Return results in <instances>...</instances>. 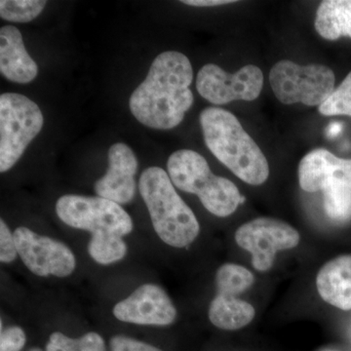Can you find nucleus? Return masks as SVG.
Segmentation results:
<instances>
[{"label":"nucleus","instance_id":"nucleus-1","mask_svg":"<svg viewBox=\"0 0 351 351\" xmlns=\"http://www.w3.org/2000/svg\"><path fill=\"white\" fill-rule=\"evenodd\" d=\"M193 80V66L186 55L178 51L161 53L152 62L144 82L131 95L132 114L149 128H175L195 101L189 89Z\"/></svg>","mask_w":351,"mask_h":351},{"label":"nucleus","instance_id":"nucleus-2","mask_svg":"<svg viewBox=\"0 0 351 351\" xmlns=\"http://www.w3.org/2000/svg\"><path fill=\"white\" fill-rule=\"evenodd\" d=\"M199 120L205 144L219 162L251 186L267 182V157L233 113L210 107L201 112Z\"/></svg>","mask_w":351,"mask_h":351},{"label":"nucleus","instance_id":"nucleus-3","mask_svg":"<svg viewBox=\"0 0 351 351\" xmlns=\"http://www.w3.org/2000/svg\"><path fill=\"white\" fill-rule=\"evenodd\" d=\"M138 191L154 232L164 243L184 248L195 242L200 233L199 221L176 191L165 170L156 166L147 168L138 180Z\"/></svg>","mask_w":351,"mask_h":351},{"label":"nucleus","instance_id":"nucleus-4","mask_svg":"<svg viewBox=\"0 0 351 351\" xmlns=\"http://www.w3.org/2000/svg\"><path fill=\"white\" fill-rule=\"evenodd\" d=\"M168 175L175 186L199 198L210 213L226 218L237 211L245 198L237 186L226 178L214 175L206 159L191 149L171 154Z\"/></svg>","mask_w":351,"mask_h":351},{"label":"nucleus","instance_id":"nucleus-5","mask_svg":"<svg viewBox=\"0 0 351 351\" xmlns=\"http://www.w3.org/2000/svg\"><path fill=\"white\" fill-rule=\"evenodd\" d=\"M43 123V112L31 99L17 93L0 96V172L18 162Z\"/></svg>","mask_w":351,"mask_h":351},{"label":"nucleus","instance_id":"nucleus-6","mask_svg":"<svg viewBox=\"0 0 351 351\" xmlns=\"http://www.w3.org/2000/svg\"><path fill=\"white\" fill-rule=\"evenodd\" d=\"M335 82L334 71L320 64L300 66L289 60H281L269 73L272 91L284 105L302 103L319 108L334 92Z\"/></svg>","mask_w":351,"mask_h":351},{"label":"nucleus","instance_id":"nucleus-7","mask_svg":"<svg viewBox=\"0 0 351 351\" xmlns=\"http://www.w3.org/2000/svg\"><path fill=\"white\" fill-rule=\"evenodd\" d=\"M56 213L66 226L91 232L125 237L133 230V221L121 205L100 196L66 195L56 202Z\"/></svg>","mask_w":351,"mask_h":351},{"label":"nucleus","instance_id":"nucleus-8","mask_svg":"<svg viewBox=\"0 0 351 351\" xmlns=\"http://www.w3.org/2000/svg\"><path fill=\"white\" fill-rule=\"evenodd\" d=\"M235 241L251 254L254 269L265 272L274 265L277 252L295 248L301 235L281 219L258 218L240 226L235 232Z\"/></svg>","mask_w":351,"mask_h":351},{"label":"nucleus","instance_id":"nucleus-9","mask_svg":"<svg viewBox=\"0 0 351 351\" xmlns=\"http://www.w3.org/2000/svg\"><path fill=\"white\" fill-rule=\"evenodd\" d=\"M263 86L260 68L247 64L235 73H228L214 64H205L196 77V89L202 98L213 105L233 101L256 100Z\"/></svg>","mask_w":351,"mask_h":351},{"label":"nucleus","instance_id":"nucleus-10","mask_svg":"<svg viewBox=\"0 0 351 351\" xmlns=\"http://www.w3.org/2000/svg\"><path fill=\"white\" fill-rule=\"evenodd\" d=\"M22 262L36 276L64 278L75 271L76 258L68 245L20 226L13 232Z\"/></svg>","mask_w":351,"mask_h":351},{"label":"nucleus","instance_id":"nucleus-11","mask_svg":"<svg viewBox=\"0 0 351 351\" xmlns=\"http://www.w3.org/2000/svg\"><path fill=\"white\" fill-rule=\"evenodd\" d=\"M113 315L121 322L142 326H168L177 318V308L167 293L154 283L143 284L115 304Z\"/></svg>","mask_w":351,"mask_h":351},{"label":"nucleus","instance_id":"nucleus-12","mask_svg":"<svg viewBox=\"0 0 351 351\" xmlns=\"http://www.w3.org/2000/svg\"><path fill=\"white\" fill-rule=\"evenodd\" d=\"M107 173L95 184L97 195L119 205L131 202L136 195L138 159L130 147L117 143L108 149Z\"/></svg>","mask_w":351,"mask_h":351},{"label":"nucleus","instance_id":"nucleus-13","mask_svg":"<svg viewBox=\"0 0 351 351\" xmlns=\"http://www.w3.org/2000/svg\"><path fill=\"white\" fill-rule=\"evenodd\" d=\"M299 182L306 193L323 191L330 184L351 189V158H339L324 149H314L300 162Z\"/></svg>","mask_w":351,"mask_h":351},{"label":"nucleus","instance_id":"nucleus-14","mask_svg":"<svg viewBox=\"0 0 351 351\" xmlns=\"http://www.w3.org/2000/svg\"><path fill=\"white\" fill-rule=\"evenodd\" d=\"M0 71L6 80L22 84L38 76V64L25 50L22 34L14 25L0 29Z\"/></svg>","mask_w":351,"mask_h":351},{"label":"nucleus","instance_id":"nucleus-15","mask_svg":"<svg viewBox=\"0 0 351 351\" xmlns=\"http://www.w3.org/2000/svg\"><path fill=\"white\" fill-rule=\"evenodd\" d=\"M318 294L327 304L351 309V255L339 256L325 263L316 276Z\"/></svg>","mask_w":351,"mask_h":351},{"label":"nucleus","instance_id":"nucleus-16","mask_svg":"<svg viewBox=\"0 0 351 351\" xmlns=\"http://www.w3.org/2000/svg\"><path fill=\"white\" fill-rule=\"evenodd\" d=\"M256 315L254 306L237 295L217 293L208 311L212 324L219 329L234 331L250 324Z\"/></svg>","mask_w":351,"mask_h":351},{"label":"nucleus","instance_id":"nucleus-17","mask_svg":"<svg viewBox=\"0 0 351 351\" xmlns=\"http://www.w3.org/2000/svg\"><path fill=\"white\" fill-rule=\"evenodd\" d=\"M314 25L321 38L327 40H337L341 36L351 38V0L321 2Z\"/></svg>","mask_w":351,"mask_h":351},{"label":"nucleus","instance_id":"nucleus-18","mask_svg":"<svg viewBox=\"0 0 351 351\" xmlns=\"http://www.w3.org/2000/svg\"><path fill=\"white\" fill-rule=\"evenodd\" d=\"M128 252L126 242L119 235L97 232L91 234L88 243V253L99 265H112L123 260Z\"/></svg>","mask_w":351,"mask_h":351},{"label":"nucleus","instance_id":"nucleus-19","mask_svg":"<svg viewBox=\"0 0 351 351\" xmlns=\"http://www.w3.org/2000/svg\"><path fill=\"white\" fill-rule=\"evenodd\" d=\"M255 283L250 270L237 263H225L219 267L215 276L217 293L239 295Z\"/></svg>","mask_w":351,"mask_h":351},{"label":"nucleus","instance_id":"nucleus-20","mask_svg":"<svg viewBox=\"0 0 351 351\" xmlns=\"http://www.w3.org/2000/svg\"><path fill=\"white\" fill-rule=\"evenodd\" d=\"M325 213L332 221L351 219V189L341 184H330L323 189Z\"/></svg>","mask_w":351,"mask_h":351},{"label":"nucleus","instance_id":"nucleus-21","mask_svg":"<svg viewBox=\"0 0 351 351\" xmlns=\"http://www.w3.org/2000/svg\"><path fill=\"white\" fill-rule=\"evenodd\" d=\"M46 4L43 0H1L0 17L10 22H31L43 12Z\"/></svg>","mask_w":351,"mask_h":351},{"label":"nucleus","instance_id":"nucleus-22","mask_svg":"<svg viewBox=\"0 0 351 351\" xmlns=\"http://www.w3.org/2000/svg\"><path fill=\"white\" fill-rule=\"evenodd\" d=\"M318 110L325 117L332 115H348L351 117V71L334 90L331 96L318 108Z\"/></svg>","mask_w":351,"mask_h":351},{"label":"nucleus","instance_id":"nucleus-23","mask_svg":"<svg viewBox=\"0 0 351 351\" xmlns=\"http://www.w3.org/2000/svg\"><path fill=\"white\" fill-rule=\"evenodd\" d=\"M19 256L14 234L3 219L0 221V261L10 263Z\"/></svg>","mask_w":351,"mask_h":351},{"label":"nucleus","instance_id":"nucleus-24","mask_svg":"<svg viewBox=\"0 0 351 351\" xmlns=\"http://www.w3.org/2000/svg\"><path fill=\"white\" fill-rule=\"evenodd\" d=\"M27 341V336L22 328L11 326L1 330L0 351H21Z\"/></svg>","mask_w":351,"mask_h":351},{"label":"nucleus","instance_id":"nucleus-25","mask_svg":"<svg viewBox=\"0 0 351 351\" xmlns=\"http://www.w3.org/2000/svg\"><path fill=\"white\" fill-rule=\"evenodd\" d=\"M110 343L112 351H163L156 346L123 335L112 337Z\"/></svg>","mask_w":351,"mask_h":351},{"label":"nucleus","instance_id":"nucleus-26","mask_svg":"<svg viewBox=\"0 0 351 351\" xmlns=\"http://www.w3.org/2000/svg\"><path fill=\"white\" fill-rule=\"evenodd\" d=\"M46 351H78L77 339H71L61 332L51 335Z\"/></svg>","mask_w":351,"mask_h":351},{"label":"nucleus","instance_id":"nucleus-27","mask_svg":"<svg viewBox=\"0 0 351 351\" xmlns=\"http://www.w3.org/2000/svg\"><path fill=\"white\" fill-rule=\"evenodd\" d=\"M78 351H106L105 341L98 332H89L77 339Z\"/></svg>","mask_w":351,"mask_h":351},{"label":"nucleus","instance_id":"nucleus-28","mask_svg":"<svg viewBox=\"0 0 351 351\" xmlns=\"http://www.w3.org/2000/svg\"><path fill=\"white\" fill-rule=\"evenodd\" d=\"M182 3L195 7H213L234 3L232 0H184Z\"/></svg>","mask_w":351,"mask_h":351},{"label":"nucleus","instance_id":"nucleus-29","mask_svg":"<svg viewBox=\"0 0 351 351\" xmlns=\"http://www.w3.org/2000/svg\"><path fill=\"white\" fill-rule=\"evenodd\" d=\"M337 125H338V124H332V125L330 126L332 128V129H330V130H329V131H331V133H330V135L335 136V135H337V134L339 133V132H341V125H339L338 127H336Z\"/></svg>","mask_w":351,"mask_h":351},{"label":"nucleus","instance_id":"nucleus-30","mask_svg":"<svg viewBox=\"0 0 351 351\" xmlns=\"http://www.w3.org/2000/svg\"><path fill=\"white\" fill-rule=\"evenodd\" d=\"M29 351H43V350L39 348H32L31 350H29Z\"/></svg>","mask_w":351,"mask_h":351}]
</instances>
